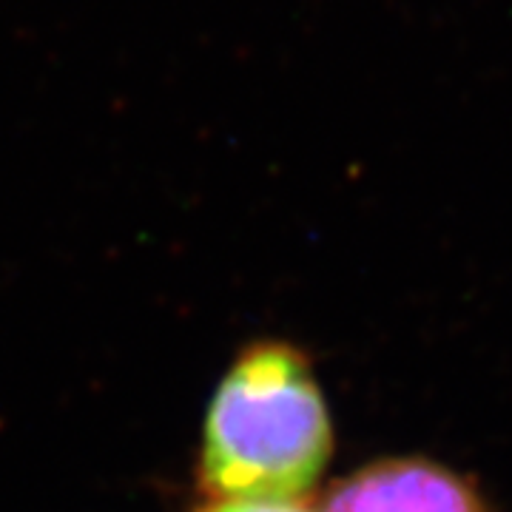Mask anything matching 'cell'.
I'll list each match as a JSON object with an SVG mask.
<instances>
[{
  "label": "cell",
  "mask_w": 512,
  "mask_h": 512,
  "mask_svg": "<svg viewBox=\"0 0 512 512\" xmlns=\"http://www.w3.org/2000/svg\"><path fill=\"white\" fill-rule=\"evenodd\" d=\"M319 512H487L476 487L427 458H384L336 481Z\"/></svg>",
  "instance_id": "cell-2"
},
{
  "label": "cell",
  "mask_w": 512,
  "mask_h": 512,
  "mask_svg": "<svg viewBox=\"0 0 512 512\" xmlns=\"http://www.w3.org/2000/svg\"><path fill=\"white\" fill-rule=\"evenodd\" d=\"M202 512H313L299 498H220Z\"/></svg>",
  "instance_id": "cell-3"
},
{
  "label": "cell",
  "mask_w": 512,
  "mask_h": 512,
  "mask_svg": "<svg viewBox=\"0 0 512 512\" xmlns=\"http://www.w3.org/2000/svg\"><path fill=\"white\" fill-rule=\"evenodd\" d=\"M322 390L291 345L248 348L220 382L205 421L202 487L220 498H299L328 464Z\"/></svg>",
  "instance_id": "cell-1"
}]
</instances>
